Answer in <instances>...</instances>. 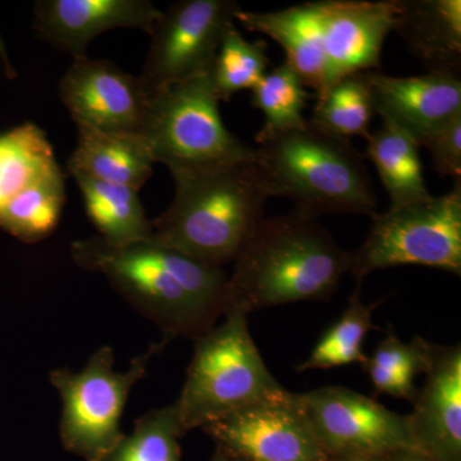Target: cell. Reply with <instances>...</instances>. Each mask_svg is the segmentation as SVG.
Wrapping results in <instances>:
<instances>
[{"mask_svg": "<svg viewBox=\"0 0 461 461\" xmlns=\"http://www.w3.org/2000/svg\"><path fill=\"white\" fill-rule=\"evenodd\" d=\"M71 256L85 271L104 276L169 341H196L223 317L227 275L222 267L151 240L118 245L98 235L72 242Z\"/></svg>", "mask_w": 461, "mask_h": 461, "instance_id": "6da1fadb", "label": "cell"}, {"mask_svg": "<svg viewBox=\"0 0 461 461\" xmlns=\"http://www.w3.org/2000/svg\"><path fill=\"white\" fill-rule=\"evenodd\" d=\"M223 315H245L300 302L330 299L351 253L339 248L317 218L300 212L263 218L233 260Z\"/></svg>", "mask_w": 461, "mask_h": 461, "instance_id": "7a4b0ae2", "label": "cell"}, {"mask_svg": "<svg viewBox=\"0 0 461 461\" xmlns=\"http://www.w3.org/2000/svg\"><path fill=\"white\" fill-rule=\"evenodd\" d=\"M171 175L175 196L151 220V241L211 266L233 263L272 198L260 167L241 162Z\"/></svg>", "mask_w": 461, "mask_h": 461, "instance_id": "3957f363", "label": "cell"}, {"mask_svg": "<svg viewBox=\"0 0 461 461\" xmlns=\"http://www.w3.org/2000/svg\"><path fill=\"white\" fill-rule=\"evenodd\" d=\"M364 158L350 139L315 129L276 136L256 149V162L272 196L290 199L300 213L373 217L377 196Z\"/></svg>", "mask_w": 461, "mask_h": 461, "instance_id": "277c9868", "label": "cell"}, {"mask_svg": "<svg viewBox=\"0 0 461 461\" xmlns=\"http://www.w3.org/2000/svg\"><path fill=\"white\" fill-rule=\"evenodd\" d=\"M223 317V323L194 341L186 381L173 402L185 433L287 391L264 363L248 315Z\"/></svg>", "mask_w": 461, "mask_h": 461, "instance_id": "5b68a950", "label": "cell"}, {"mask_svg": "<svg viewBox=\"0 0 461 461\" xmlns=\"http://www.w3.org/2000/svg\"><path fill=\"white\" fill-rule=\"evenodd\" d=\"M140 136L169 172L256 162V149L224 126L212 67L151 94Z\"/></svg>", "mask_w": 461, "mask_h": 461, "instance_id": "8992f818", "label": "cell"}, {"mask_svg": "<svg viewBox=\"0 0 461 461\" xmlns=\"http://www.w3.org/2000/svg\"><path fill=\"white\" fill-rule=\"evenodd\" d=\"M169 339L153 344L133 357L126 372H115L111 346L91 355L80 372L68 368L50 373L51 384L62 400L59 435L63 447L86 461H100L123 437L120 421L132 387L147 375L151 357Z\"/></svg>", "mask_w": 461, "mask_h": 461, "instance_id": "52a82bcc", "label": "cell"}, {"mask_svg": "<svg viewBox=\"0 0 461 461\" xmlns=\"http://www.w3.org/2000/svg\"><path fill=\"white\" fill-rule=\"evenodd\" d=\"M366 241L351 253L357 281L379 269L423 266L461 275V178L442 196L372 217Z\"/></svg>", "mask_w": 461, "mask_h": 461, "instance_id": "ba28073f", "label": "cell"}, {"mask_svg": "<svg viewBox=\"0 0 461 461\" xmlns=\"http://www.w3.org/2000/svg\"><path fill=\"white\" fill-rule=\"evenodd\" d=\"M240 11L235 0H178L162 11L139 76L149 95L211 68Z\"/></svg>", "mask_w": 461, "mask_h": 461, "instance_id": "9c48e42d", "label": "cell"}, {"mask_svg": "<svg viewBox=\"0 0 461 461\" xmlns=\"http://www.w3.org/2000/svg\"><path fill=\"white\" fill-rule=\"evenodd\" d=\"M299 395L330 459L418 451L408 415L388 411L372 397L341 386L321 387Z\"/></svg>", "mask_w": 461, "mask_h": 461, "instance_id": "30bf717a", "label": "cell"}, {"mask_svg": "<svg viewBox=\"0 0 461 461\" xmlns=\"http://www.w3.org/2000/svg\"><path fill=\"white\" fill-rule=\"evenodd\" d=\"M240 461H330L299 393L290 391L206 424L202 429Z\"/></svg>", "mask_w": 461, "mask_h": 461, "instance_id": "8fae6325", "label": "cell"}, {"mask_svg": "<svg viewBox=\"0 0 461 461\" xmlns=\"http://www.w3.org/2000/svg\"><path fill=\"white\" fill-rule=\"evenodd\" d=\"M58 93L76 126L140 135L150 95L139 76L112 60H75Z\"/></svg>", "mask_w": 461, "mask_h": 461, "instance_id": "7c38bea8", "label": "cell"}, {"mask_svg": "<svg viewBox=\"0 0 461 461\" xmlns=\"http://www.w3.org/2000/svg\"><path fill=\"white\" fill-rule=\"evenodd\" d=\"M311 5L326 57L324 91L345 76L381 67L382 47L395 25L399 0H320Z\"/></svg>", "mask_w": 461, "mask_h": 461, "instance_id": "4fadbf2b", "label": "cell"}, {"mask_svg": "<svg viewBox=\"0 0 461 461\" xmlns=\"http://www.w3.org/2000/svg\"><path fill=\"white\" fill-rule=\"evenodd\" d=\"M39 38L75 60L87 59V48L103 32L138 29L147 32L162 14L149 0H39L33 7Z\"/></svg>", "mask_w": 461, "mask_h": 461, "instance_id": "5bb4252c", "label": "cell"}, {"mask_svg": "<svg viewBox=\"0 0 461 461\" xmlns=\"http://www.w3.org/2000/svg\"><path fill=\"white\" fill-rule=\"evenodd\" d=\"M424 373L408 415L414 444L430 461H461V346L430 344Z\"/></svg>", "mask_w": 461, "mask_h": 461, "instance_id": "9a60e30c", "label": "cell"}, {"mask_svg": "<svg viewBox=\"0 0 461 461\" xmlns=\"http://www.w3.org/2000/svg\"><path fill=\"white\" fill-rule=\"evenodd\" d=\"M373 108L382 121L399 127L418 144L430 132L461 113V78L427 72L393 77L369 71Z\"/></svg>", "mask_w": 461, "mask_h": 461, "instance_id": "2e32d148", "label": "cell"}, {"mask_svg": "<svg viewBox=\"0 0 461 461\" xmlns=\"http://www.w3.org/2000/svg\"><path fill=\"white\" fill-rule=\"evenodd\" d=\"M393 32L429 72L460 77V0H399Z\"/></svg>", "mask_w": 461, "mask_h": 461, "instance_id": "e0dca14e", "label": "cell"}, {"mask_svg": "<svg viewBox=\"0 0 461 461\" xmlns=\"http://www.w3.org/2000/svg\"><path fill=\"white\" fill-rule=\"evenodd\" d=\"M239 21L249 32L269 36L284 50L287 63L315 98L326 87V57L311 2L275 12L240 11Z\"/></svg>", "mask_w": 461, "mask_h": 461, "instance_id": "ac0fdd59", "label": "cell"}, {"mask_svg": "<svg viewBox=\"0 0 461 461\" xmlns=\"http://www.w3.org/2000/svg\"><path fill=\"white\" fill-rule=\"evenodd\" d=\"M77 144L67 166L72 176L140 190L153 175V157L140 135L85 127H77Z\"/></svg>", "mask_w": 461, "mask_h": 461, "instance_id": "d6986e66", "label": "cell"}, {"mask_svg": "<svg viewBox=\"0 0 461 461\" xmlns=\"http://www.w3.org/2000/svg\"><path fill=\"white\" fill-rule=\"evenodd\" d=\"M366 156L372 160L391 199V209L432 198L426 186L420 145L408 132L384 122L366 138Z\"/></svg>", "mask_w": 461, "mask_h": 461, "instance_id": "ffe728a7", "label": "cell"}, {"mask_svg": "<svg viewBox=\"0 0 461 461\" xmlns=\"http://www.w3.org/2000/svg\"><path fill=\"white\" fill-rule=\"evenodd\" d=\"M83 194L87 218L100 238L118 245L149 241L153 236L151 220L139 199V190L75 175Z\"/></svg>", "mask_w": 461, "mask_h": 461, "instance_id": "44dd1931", "label": "cell"}, {"mask_svg": "<svg viewBox=\"0 0 461 461\" xmlns=\"http://www.w3.org/2000/svg\"><path fill=\"white\" fill-rule=\"evenodd\" d=\"M65 204V176L57 166L0 209V229L26 244H36L57 229Z\"/></svg>", "mask_w": 461, "mask_h": 461, "instance_id": "7402d4cb", "label": "cell"}, {"mask_svg": "<svg viewBox=\"0 0 461 461\" xmlns=\"http://www.w3.org/2000/svg\"><path fill=\"white\" fill-rule=\"evenodd\" d=\"M58 166L41 127L27 122L0 135V209Z\"/></svg>", "mask_w": 461, "mask_h": 461, "instance_id": "603a6c76", "label": "cell"}, {"mask_svg": "<svg viewBox=\"0 0 461 461\" xmlns=\"http://www.w3.org/2000/svg\"><path fill=\"white\" fill-rule=\"evenodd\" d=\"M311 98L308 87L286 62L267 72L251 90V105L264 115L262 129L256 136L257 144L304 129L308 120L303 112Z\"/></svg>", "mask_w": 461, "mask_h": 461, "instance_id": "cb8c5ba5", "label": "cell"}, {"mask_svg": "<svg viewBox=\"0 0 461 461\" xmlns=\"http://www.w3.org/2000/svg\"><path fill=\"white\" fill-rule=\"evenodd\" d=\"M368 72L345 76L330 85L317 96V104L308 122L339 138H368L369 123L375 114Z\"/></svg>", "mask_w": 461, "mask_h": 461, "instance_id": "d4e9b609", "label": "cell"}, {"mask_svg": "<svg viewBox=\"0 0 461 461\" xmlns=\"http://www.w3.org/2000/svg\"><path fill=\"white\" fill-rule=\"evenodd\" d=\"M429 357L430 344L426 339L414 338L405 344L391 332L379 341L375 353L366 357L362 366L375 393L412 402L420 390L415 386V377L427 371Z\"/></svg>", "mask_w": 461, "mask_h": 461, "instance_id": "484cf974", "label": "cell"}, {"mask_svg": "<svg viewBox=\"0 0 461 461\" xmlns=\"http://www.w3.org/2000/svg\"><path fill=\"white\" fill-rule=\"evenodd\" d=\"M357 282V286L351 294L344 313L321 336L305 362L297 366V371L332 369L348 364H362L366 360L364 341L369 330L375 329L373 312L382 302L364 304L360 299L363 281Z\"/></svg>", "mask_w": 461, "mask_h": 461, "instance_id": "4316f807", "label": "cell"}, {"mask_svg": "<svg viewBox=\"0 0 461 461\" xmlns=\"http://www.w3.org/2000/svg\"><path fill=\"white\" fill-rule=\"evenodd\" d=\"M185 435L173 403L153 409L100 461H182L180 439Z\"/></svg>", "mask_w": 461, "mask_h": 461, "instance_id": "83f0119b", "label": "cell"}, {"mask_svg": "<svg viewBox=\"0 0 461 461\" xmlns=\"http://www.w3.org/2000/svg\"><path fill=\"white\" fill-rule=\"evenodd\" d=\"M267 42L248 41L232 27L224 35L212 65V83L220 102H229L242 90H253L268 72Z\"/></svg>", "mask_w": 461, "mask_h": 461, "instance_id": "f1b7e54d", "label": "cell"}, {"mask_svg": "<svg viewBox=\"0 0 461 461\" xmlns=\"http://www.w3.org/2000/svg\"><path fill=\"white\" fill-rule=\"evenodd\" d=\"M432 156L435 171L444 177L461 178V113L427 135L420 142Z\"/></svg>", "mask_w": 461, "mask_h": 461, "instance_id": "f546056e", "label": "cell"}, {"mask_svg": "<svg viewBox=\"0 0 461 461\" xmlns=\"http://www.w3.org/2000/svg\"><path fill=\"white\" fill-rule=\"evenodd\" d=\"M390 461H430L429 457L418 451H400V453L390 455Z\"/></svg>", "mask_w": 461, "mask_h": 461, "instance_id": "4dcf8cb0", "label": "cell"}, {"mask_svg": "<svg viewBox=\"0 0 461 461\" xmlns=\"http://www.w3.org/2000/svg\"><path fill=\"white\" fill-rule=\"evenodd\" d=\"M0 58H2L3 63H5V74H7L8 77H16V72H14V67L9 62L7 47H5V42L3 41L2 36H0Z\"/></svg>", "mask_w": 461, "mask_h": 461, "instance_id": "1f68e13d", "label": "cell"}, {"mask_svg": "<svg viewBox=\"0 0 461 461\" xmlns=\"http://www.w3.org/2000/svg\"><path fill=\"white\" fill-rule=\"evenodd\" d=\"M330 461H390V455L388 456L336 457V459H330Z\"/></svg>", "mask_w": 461, "mask_h": 461, "instance_id": "d6a6232c", "label": "cell"}, {"mask_svg": "<svg viewBox=\"0 0 461 461\" xmlns=\"http://www.w3.org/2000/svg\"><path fill=\"white\" fill-rule=\"evenodd\" d=\"M211 461H240L233 457L232 455L226 453V451L222 450V448L217 447L215 450V454L213 457H212Z\"/></svg>", "mask_w": 461, "mask_h": 461, "instance_id": "836d02e7", "label": "cell"}]
</instances>
